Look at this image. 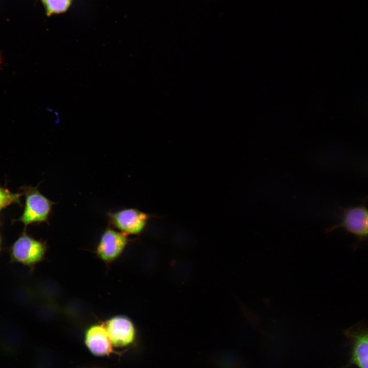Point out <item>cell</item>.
<instances>
[{
	"label": "cell",
	"instance_id": "5",
	"mask_svg": "<svg viewBox=\"0 0 368 368\" xmlns=\"http://www.w3.org/2000/svg\"><path fill=\"white\" fill-rule=\"evenodd\" d=\"M108 215L111 223L125 234L140 233L148 218L146 213L133 208L109 212Z\"/></svg>",
	"mask_w": 368,
	"mask_h": 368
},
{
	"label": "cell",
	"instance_id": "10",
	"mask_svg": "<svg viewBox=\"0 0 368 368\" xmlns=\"http://www.w3.org/2000/svg\"><path fill=\"white\" fill-rule=\"evenodd\" d=\"M23 195L21 193H12L8 189L0 186V212L12 204H21L20 198Z\"/></svg>",
	"mask_w": 368,
	"mask_h": 368
},
{
	"label": "cell",
	"instance_id": "1",
	"mask_svg": "<svg viewBox=\"0 0 368 368\" xmlns=\"http://www.w3.org/2000/svg\"><path fill=\"white\" fill-rule=\"evenodd\" d=\"M21 190L25 195V203L22 214L16 220L25 227L48 223L54 202L42 195L37 187L25 186Z\"/></svg>",
	"mask_w": 368,
	"mask_h": 368
},
{
	"label": "cell",
	"instance_id": "7",
	"mask_svg": "<svg viewBox=\"0 0 368 368\" xmlns=\"http://www.w3.org/2000/svg\"><path fill=\"white\" fill-rule=\"evenodd\" d=\"M127 241L126 234L107 228L100 238L97 248V254L104 261H112L123 252Z\"/></svg>",
	"mask_w": 368,
	"mask_h": 368
},
{
	"label": "cell",
	"instance_id": "3",
	"mask_svg": "<svg viewBox=\"0 0 368 368\" xmlns=\"http://www.w3.org/2000/svg\"><path fill=\"white\" fill-rule=\"evenodd\" d=\"M350 349V359L343 368H368V328L360 325L345 330Z\"/></svg>",
	"mask_w": 368,
	"mask_h": 368
},
{
	"label": "cell",
	"instance_id": "8",
	"mask_svg": "<svg viewBox=\"0 0 368 368\" xmlns=\"http://www.w3.org/2000/svg\"><path fill=\"white\" fill-rule=\"evenodd\" d=\"M85 343L89 351L94 355H109L112 352V344L108 336L105 327L94 325L86 331Z\"/></svg>",
	"mask_w": 368,
	"mask_h": 368
},
{
	"label": "cell",
	"instance_id": "2",
	"mask_svg": "<svg viewBox=\"0 0 368 368\" xmlns=\"http://www.w3.org/2000/svg\"><path fill=\"white\" fill-rule=\"evenodd\" d=\"M46 249L43 242L34 239L24 231L10 248L11 261L32 268L43 259Z\"/></svg>",
	"mask_w": 368,
	"mask_h": 368
},
{
	"label": "cell",
	"instance_id": "11",
	"mask_svg": "<svg viewBox=\"0 0 368 368\" xmlns=\"http://www.w3.org/2000/svg\"><path fill=\"white\" fill-rule=\"evenodd\" d=\"M2 225V221L0 218V250L1 249L2 244V236L1 233V227Z\"/></svg>",
	"mask_w": 368,
	"mask_h": 368
},
{
	"label": "cell",
	"instance_id": "4",
	"mask_svg": "<svg viewBox=\"0 0 368 368\" xmlns=\"http://www.w3.org/2000/svg\"><path fill=\"white\" fill-rule=\"evenodd\" d=\"M342 227L360 239L368 238V209L363 206H355L343 211L341 222L326 229L330 232Z\"/></svg>",
	"mask_w": 368,
	"mask_h": 368
},
{
	"label": "cell",
	"instance_id": "9",
	"mask_svg": "<svg viewBox=\"0 0 368 368\" xmlns=\"http://www.w3.org/2000/svg\"><path fill=\"white\" fill-rule=\"evenodd\" d=\"M48 16L66 12L73 0H40Z\"/></svg>",
	"mask_w": 368,
	"mask_h": 368
},
{
	"label": "cell",
	"instance_id": "6",
	"mask_svg": "<svg viewBox=\"0 0 368 368\" xmlns=\"http://www.w3.org/2000/svg\"><path fill=\"white\" fill-rule=\"evenodd\" d=\"M105 328L112 345L115 347H126L135 340L134 326L126 316L117 315L111 318Z\"/></svg>",
	"mask_w": 368,
	"mask_h": 368
}]
</instances>
